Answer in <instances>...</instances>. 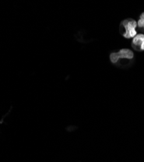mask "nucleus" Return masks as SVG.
Segmentation results:
<instances>
[{
    "label": "nucleus",
    "mask_w": 144,
    "mask_h": 162,
    "mask_svg": "<svg viewBox=\"0 0 144 162\" xmlns=\"http://www.w3.org/2000/svg\"><path fill=\"white\" fill-rule=\"evenodd\" d=\"M122 25L124 26L125 32L123 34V37L126 38H134L136 36V27H137V23L133 20H126L122 22Z\"/></svg>",
    "instance_id": "nucleus-1"
},
{
    "label": "nucleus",
    "mask_w": 144,
    "mask_h": 162,
    "mask_svg": "<svg viewBox=\"0 0 144 162\" xmlns=\"http://www.w3.org/2000/svg\"><path fill=\"white\" fill-rule=\"evenodd\" d=\"M133 52L128 49H121L118 53H113L111 55V60L112 63H116L119 59H131L133 58Z\"/></svg>",
    "instance_id": "nucleus-2"
},
{
    "label": "nucleus",
    "mask_w": 144,
    "mask_h": 162,
    "mask_svg": "<svg viewBox=\"0 0 144 162\" xmlns=\"http://www.w3.org/2000/svg\"><path fill=\"white\" fill-rule=\"evenodd\" d=\"M144 41V34H137V35L133 38V40H132V44H133V46H138L140 48V45L142 44V42Z\"/></svg>",
    "instance_id": "nucleus-3"
},
{
    "label": "nucleus",
    "mask_w": 144,
    "mask_h": 162,
    "mask_svg": "<svg viewBox=\"0 0 144 162\" xmlns=\"http://www.w3.org/2000/svg\"><path fill=\"white\" fill-rule=\"evenodd\" d=\"M138 25L139 27H144V20L140 19L138 21Z\"/></svg>",
    "instance_id": "nucleus-4"
},
{
    "label": "nucleus",
    "mask_w": 144,
    "mask_h": 162,
    "mask_svg": "<svg viewBox=\"0 0 144 162\" xmlns=\"http://www.w3.org/2000/svg\"><path fill=\"white\" fill-rule=\"evenodd\" d=\"M140 49L141 50H144V41L142 42V44L140 45Z\"/></svg>",
    "instance_id": "nucleus-5"
},
{
    "label": "nucleus",
    "mask_w": 144,
    "mask_h": 162,
    "mask_svg": "<svg viewBox=\"0 0 144 162\" xmlns=\"http://www.w3.org/2000/svg\"><path fill=\"white\" fill-rule=\"evenodd\" d=\"M140 19H142V20H144V13H143L142 14H141V16H140Z\"/></svg>",
    "instance_id": "nucleus-6"
},
{
    "label": "nucleus",
    "mask_w": 144,
    "mask_h": 162,
    "mask_svg": "<svg viewBox=\"0 0 144 162\" xmlns=\"http://www.w3.org/2000/svg\"><path fill=\"white\" fill-rule=\"evenodd\" d=\"M143 28H144V27H143Z\"/></svg>",
    "instance_id": "nucleus-7"
}]
</instances>
